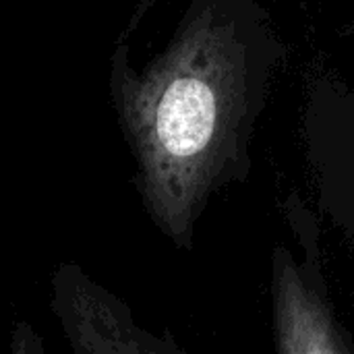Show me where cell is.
Segmentation results:
<instances>
[{"mask_svg":"<svg viewBox=\"0 0 354 354\" xmlns=\"http://www.w3.org/2000/svg\"><path fill=\"white\" fill-rule=\"evenodd\" d=\"M286 48L257 0H191L166 50L141 71L120 39L110 100L141 205L191 251L212 197L251 172V141Z\"/></svg>","mask_w":354,"mask_h":354,"instance_id":"1","label":"cell"},{"mask_svg":"<svg viewBox=\"0 0 354 354\" xmlns=\"http://www.w3.org/2000/svg\"><path fill=\"white\" fill-rule=\"evenodd\" d=\"M288 241L272 251L274 354H354V340L330 297L317 214L297 195L282 205Z\"/></svg>","mask_w":354,"mask_h":354,"instance_id":"2","label":"cell"},{"mask_svg":"<svg viewBox=\"0 0 354 354\" xmlns=\"http://www.w3.org/2000/svg\"><path fill=\"white\" fill-rule=\"evenodd\" d=\"M48 305L73 354H191L170 332L143 326L124 299L73 261L54 266Z\"/></svg>","mask_w":354,"mask_h":354,"instance_id":"3","label":"cell"},{"mask_svg":"<svg viewBox=\"0 0 354 354\" xmlns=\"http://www.w3.org/2000/svg\"><path fill=\"white\" fill-rule=\"evenodd\" d=\"M311 162L324 216L354 245V127L313 131Z\"/></svg>","mask_w":354,"mask_h":354,"instance_id":"4","label":"cell"}]
</instances>
